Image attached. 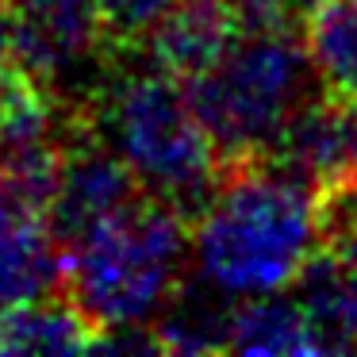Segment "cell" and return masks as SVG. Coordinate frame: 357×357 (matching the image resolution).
I'll return each instance as SVG.
<instances>
[{"label": "cell", "mask_w": 357, "mask_h": 357, "mask_svg": "<svg viewBox=\"0 0 357 357\" xmlns=\"http://www.w3.org/2000/svg\"><path fill=\"white\" fill-rule=\"evenodd\" d=\"M323 246V200L273 158L223 169L192 223V269L234 300L284 292Z\"/></svg>", "instance_id": "cell-1"}, {"label": "cell", "mask_w": 357, "mask_h": 357, "mask_svg": "<svg viewBox=\"0 0 357 357\" xmlns=\"http://www.w3.org/2000/svg\"><path fill=\"white\" fill-rule=\"evenodd\" d=\"M89 127L131 165L146 192L200 219L211 204L223 162L204 119L188 100L185 81L162 73L142 58H112L96 89L77 104Z\"/></svg>", "instance_id": "cell-2"}, {"label": "cell", "mask_w": 357, "mask_h": 357, "mask_svg": "<svg viewBox=\"0 0 357 357\" xmlns=\"http://www.w3.org/2000/svg\"><path fill=\"white\" fill-rule=\"evenodd\" d=\"M192 261V219L142 192L131 208L66 250V292L100 331L162 315Z\"/></svg>", "instance_id": "cell-3"}, {"label": "cell", "mask_w": 357, "mask_h": 357, "mask_svg": "<svg viewBox=\"0 0 357 357\" xmlns=\"http://www.w3.org/2000/svg\"><path fill=\"white\" fill-rule=\"evenodd\" d=\"M185 89L215 142L223 169H231L269 154L296 108L323 85L303 31L242 27L231 50Z\"/></svg>", "instance_id": "cell-4"}, {"label": "cell", "mask_w": 357, "mask_h": 357, "mask_svg": "<svg viewBox=\"0 0 357 357\" xmlns=\"http://www.w3.org/2000/svg\"><path fill=\"white\" fill-rule=\"evenodd\" d=\"M20 66L77 108L108 70L96 0H12Z\"/></svg>", "instance_id": "cell-5"}, {"label": "cell", "mask_w": 357, "mask_h": 357, "mask_svg": "<svg viewBox=\"0 0 357 357\" xmlns=\"http://www.w3.org/2000/svg\"><path fill=\"white\" fill-rule=\"evenodd\" d=\"M146 192L131 165L89 127L85 112L73 108L70 135H66V158L58 192L50 200V227L66 250L77 246L85 234L116 219Z\"/></svg>", "instance_id": "cell-6"}, {"label": "cell", "mask_w": 357, "mask_h": 357, "mask_svg": "<svg viewBox=\"0 0 357 357\" xmlns=\"http://www.w3.org/2000/svg\"><path fill=\"white\" fill-rule=\"evenodd\" d=\"M265 158L311 185L319 200L357 181V100L319 89L296 108Z\"/></svg>", "instance_id": "cell-7"}, {"label": "cell", "mask_w": 357, "mask_h": 357, "mask_svg": "<svg viewBox=\"0 0 357 357\" xmlns=\"http://www.w3.org/2000/svg\"><path fill=\"white\" fill-rule=\"evenodd\" d=\"M66 246L50 215L0 169V307L62 292Z\"/></svg>", "instance_id": "cell-8"}, {"label": "cell", "mask_w": 357, "mask_h": 357, "mask_svg": "<svg viewBox=\"0 0 357 357\" xmlns=\"http://www.w3.org/2000/svg\"><path fill=\"white\" fill-rule=\"evenodd\" d=\"M242 35L231 0H173V8L150 31L142 58L177 81H192L219 62Z\"/></svg>", "instance_id": "cell-9"}, {"label": "cell", "mask_w": 357, "mask_h": 357, "mask_svg": "<svg viewBox=\"0 0 357 357\" xmlns=\"http://www.w3.org/2000/svg\"><path fill=\"white\" fill-rule=\"evenodd\" d=\"M234 311L238 300L192 269L150 326L162 354H231Z\"/></svg>", "instance_id": "cell-10"}, {"label": "cell", "mask_w": 357, "mask_h": 357, "mask_svg": "<svg viewBox=\"0 0 357 357\" xmlns=\"http://www.w3.org/2000/svg\"><path fill=\"white\" fill-rule=\"evenodd\" d=\"M100 334L66 288L0 307V354H96Z\"/></svg>", "instance_id": "cell-11"}, {"label": "cell", "mask_w": 357, "mask_h": 357, "mask_svg": "<svg viewBox=\"0 0 357 357\" xmlns=\"http://www.w3.org/2000/svg\"><path fill=\"white\" fill-rule=\"evenodd\" d=\"M231 354H254V357H307L326 354L311 315L296 296H250L238 300L231 331Z\"/></svg>", "instance_id": "cell-12"}, {"label": "cell", "mask_w": 357, "mask_h": 357, "mask_svg": "<svg viewBox=\"0 0 357 357\" xmlns=\"http://www.w3.org/2000/svg\"><path fill=\"white\" fill-rule=\"evenodd\" d=\"M319 85L357 100V0H323L303 27Z\"/></svg>", "instance_id": "cell-13"}, {"label": "cell", "mask_w": 357, "mask_h": 357, "mask_svg": "<svg viewBox=\"0 0 357 357\" xmlns=\"http://www.w3.org/2000/svg\"><path fill=\"white\" fill-rule=\"evenodd\" d=\"M173 8V0H96V16H100L104 50L112 58H135L142 54L150 31L158 20Z\"/></svg>", "instance_id": "cell-14"}, {"label": "cell", "mask_w": 357, "mask_h": 357, "mask_svg": "<svg viewBox=\"0 0 357 357\" xmlns=\"http://www.w3.org/2000/svg\"><path fill=\"white\" fill-rule=\"evenodd\" d=\"M323 246L331 250L342 315H346V326H349V334H354V342H357V231L338 234V238H326Z\"/></svg>", "instance_id": "cell-15"}, {"label": "cell", "mask_w": 357, "mask_h": 357, "mask_svg": "<svg viewBox=\"0 0 357 357\" xmlns=\"http://www.w3.org/2000/svg\"><path fill=\"white\" fill-rule=\"evenodd\" d=\"M238 12L242 27H288V31H303V16L296 8V0H231Z\"/></svg>", "instance_id": "cell-16"}, {"label": "cell", "mask_w": 357, "mask_h": 357, "mask_svg": "<svg viewBox=\"0 0 357 357\" xmlns=\"http://www.w3.org/2000/svg\"><path fill=\"white\" fill-rule=\"evenodd\" d=\"M349 231H357V181H349L346 188L323 196V242L349 234Z\"/></svg>", "instance_id": "cell-17"}, {"label": "cell", "mask_w": 357, "mask_h": 357, "mask_svg": "<svg viewBox=\"0 0 357 357\" xmlns=\"http://www.w3.org/2000/svg\"><path fill=\"white\" fill-rule=\"evenodd\" d=\"M8 66H20V31L12 0H0V70Z\"/></svg>", "instance_id": "cell-18"}, {"label": "cell", "mask_w": 357, "mask_h": 357, "mask_svg": "<svg viewBox=\"0 0 357 357\" xmlns=\"http://www.w3.org/2000/svg\"><path fill=\"white\" fill-rule=\"evenodd\" d=\"M0 146H4V131H0Z\"/></svg>", "instance_id": "cell-19"}]
</instances>
